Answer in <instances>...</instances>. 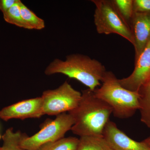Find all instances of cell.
Returning a JSON list of instances; mask_svg holds the SVG:
<instances>
[{"mask_svg":"<svg viewBox=\"0 0 150 150\" xmlns=\"http://www.w3.org/2000/svg\"><path fill=\"white\" fill-rule=\"evenodd\" d=\"M81 93L77 107L69 112L74 121L71 130L80 137H103L105 128L112 113V108L89 89Z\"/></svg>","mask_w":150,"mask_h":150,"instance_id":"6da1fadb","label":"cell"},{"mask_svg":"<svg viewBox=\"0 0 150 150\" xmlns=\"http://www.w3.org/2000/svg\"><path fill=\"white\" fill-rule=\"evenodd\" d=\"M105 67L99 61L80 54L68 55L65 61L56 59L45 70L47 76L61 74L74 79L94 91L101 85Z\"/></svg>","mask_w":150,"mask_h":150,"instance_id":"7a4b0ae2","label":"cell"},{"mask_svg":"<svg viewBox=\"0 0 150 150\" xmlns=\"http://www.w3.org/2000/svg\"><path fill=\"white\" fill-rule=\"evenodd\" d=\"M101 82L100 88L94 91V93L112 108L114 116L126 119L139 110V94L124 88L113 73L106 71Z\"/></svg>","mask_w":150,"mask_h":150,"instance_id":"3957f363","label":"cell"},{"mask_svg":"<svg viewBox=\"0 0 150 150\" xmlns=\"http://www.w3.org/2000/svg\"><path fill=\"white\" fill-rule=\"evenodd\" d=\"M95 5L94 22L97 31L105 35L114 33L121 35L134 45L130 26L121 17L112 1L93 0Z\"/></svg>","mask_w":150,"mask_h":150,"instance_id":"277c9868","label":"cell"},{"mask_svg":"<svg viewBox=\"0 0 150 150\" xmlns=\"http://www.w3.org/2000/svg\"><path fill=\"white\" fill-rule=\"evenodd\" d=\"M74 123L72 116L67 112L57 115L45 123L40 131L31 137L25 135L20 146L25 150H36L42 145L64 138Z\"/></svg>","mask_w":150,"mask_h":150,"instance_id":"5b68a950","label":"cell"},{"mask_svg":"<svg viewBox=\"0 0 150 150\" xmlns=\"http://www.w3.org/2000/svg\"><path fill=\"white\" fill-rule=\"evenodd\" d=\"M82 93L67 81L57 88L43 91L42 98L44 115H57L69 112L77 107Z\"/></svg>","mask_w":150,"mask_h":150,"instance_id":"8992f818","label":"cell"},{"mask_svg":"<svg viewBox=\"0 0 150 150\" xmlns=\"http://www.w3.org/2000/svg\"><path fill=\"white\" fill-rule=\"evenodd\" d=\"M44 115L41 97L22 100L0 110V118L6 121L11 119L39 118Z\"/></svg>","mask_w":150,"mask_h":150,"instance_id":"52a82bcc","label":"cell"},{"mask_svg":"<svg viewBox=\"0 0 150 150\" xmlns=\"http://www.w3.org/2000/svg\"><path fill=\"white\" fill-rule=\"evenodd\" d=\"M150 79V40L146 48L135 61L133 73L127 78L118 79L124 88L138 92L143 85Z\"/></svg>","mask_w":150,"mask_h":150,"instance_id":"ba28073f","label":"cell"},{"mask_svg":"<svg viewBox=\"0 0 150 150\" xmlns=\"http://www.w3.org/2000/svg\"><path fill=\"white\" fill-rule=\"evenodd\" d=\"M103 136L114 150H150V147L145 142L131 139L112 121L108 122Z\"/></svg>","mask_w":150,"mask_h":150,"instance_id":"9c48e42d","label":"cell"},{"mask_svg":"<svg viewBox=\"0 0 150 150\" xmlns=\"http://www.w3.org/2000/svg\"><path fill=\"white\" fill-rule=\"evenodd\" d=\"M130 28L134 37L136 61L150 40V12H134Z\"/></svg>","mask_w":150,"mask_h":150,"instance_id":"30bf717a","label":"cell"},{"mask_svg":"<svg viewBox=\"0 0 150 150\" xmlns=\"http://www.w3.org/2000/svg\"><path fill=\"white\" fill-rule=\"evenodd\" d=\"M138 93L141 121L150 129V79L141 87Z\"/></svg>","mask_w":150,"mask_h":150,"instance_id":"8fae6325","label":"cell"},{"mask_svg":"<svg viewBox=\"0 0 150 150\" xmlns=\"http://www.w3.org/2000/svg\"><path fill=\"white\" fill-rule=\"evenodd\" d=\"M77 150H114L103 137H83Z\"/></svg>","mask_w":150,"mask_h":150,"instance_id":"7c38bea8","label":"cell"},{"mask_svg":"<svg viewBox=\"0 0 150 150\" xmlns=\"http://www.w3.org/2000/svg\"><path fill=\"white\" fill-rule=\"evenodd\" d=\"M79 143V139L76 137H64L42 145L36 150H77Z\"/></svg>","mask_w":150,"mask_h":150,"instance_id":"4fadbf2b","label":"cell"},{"mask_svg":"<svg viewBox=\"0 0 150 150\" xmlns=\"http://www.w3.org/2000/svg\"><path fill=\"white\" fill-rule=\"evenodd\" d=\"M25 135L20 131L15 132L13 128L8 129L2 137L4 143L1 150H25L20 145Z\"/></svg>","mask_w":150,"mask_h":150,"instance_id":"5bb4252c","label":"cell"},{"mask_svg":"<svg viewBox=\"0 0 150 150\" xmlns=\"http://www.w3.org/2000/svg\"><path fill=\"white\" fill-rule=\"evenodd\" d=\"M19 4L23 18L30 29L40 30L45 28V22L43 19L38 17L21 1H20Z\"/></svg>","mask_w":150,"mask_h":150,"instance_id":"9a60e30c","label":"cell"},{"mask_svg":"<svg viewBox=\"0 0 150 150\" xmlns=\"http://www.w3.org/2000/svg\"><path fill=\"white\" fill-rule=\"evenodd\" d=\"M20 1V0H18L7 12L3 14L4 19L8 23L16 25L18 27L31 30L22 16L19 4Z\"/></svg>","mask_w":150,"mask_h":150,"instance_id":"2e32d148","label":"cell"},{"mask_svg":"<svg viewBox=\"0 0 150 150\" xmlns=\"http://www.w3.org/2000/svg\"><path fill=\"white\" fill-rule=\"evenodd\" d=\"M112 1L119 14L130 27L131 19L134 13L133 0H112Z\"/></svg>","mask_w":150,"mask_h":150,"instance_id":"e0dca14e","label":"cell"},{"mask_svg":"<svg viewBox=\"0 0 150 150\" xmlns=\"http://www.w3.org/2000/svg\"><path fill=\"white\" fill-rule=\"evenodd\" d=\"M135 12L150 13V0H133Z\"/></svg>","mask_w":150,"mask_h":150,"instance_id":"ac0fdd59","label":"cell"},{"mask_svg":"<svg viewBox=\"0 0 150 150\" xmlns=\"http://www.w3.org/2000/svg\"><path fill=\"white\" fill-rule=\"evenodd\" d=\"M18 0H0V11L3 14L7 12Z\"/></svg>","mask_w":150,"mask_h":150,"instance_id":"d6986e66","label":"cell"},{"mask_svg":"<svg viewBox=\"0 0 150 150\" xmlns=\"http://www.w3.org/2000/svg\"><path fill=\"white\" fill-rule=\"evenodd\" d=\"M143 142H145L147 145H148L150 147V137L149 138L143 141Z\"/></svg>","mask_w":150,"mask_h":150,"instance_id":"ffe728a7","label":"cell"},{"mask_svg":"<svg viewBox=\"0 0 150 150\" xmlns=\"http://www.w3.org/2000/svg\"><path fill=\"white\" fill-rule=\"evenodd\" d=\"M1 138H2V137H1V134H0V139H1Z\"/></svg>","mask_w":150,"mask_h":150,"instance_id":"44dd1931","label":"cell"},{"mask_svg":"<svg viewBox=\"0 0 150 150\" xmlns=\"http://www.w3.org/2000/svg\"><path fill=\"white\" fill-rule=\"evenodd\" d=\"M1 147H0V150H1Z\"/></svg>","mask_w":150,"mask_h":150,"instance_id":"7402d4cb","label":"cell"}]
</instances>
